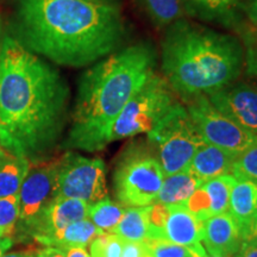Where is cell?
I'll list each match as a JSON object with an SVG mask.
<instances>
[{"label":"cell","instance_id":"cell-1","mask_svg":"<svg viewBox=\"0 0 257 257\" xmlns=\"http://www.w3.org/2000/svg\"><path fill=\"white\" fill-rule=\"evenodd\" d=\"M70 89L55 67L5 31L0 59V144L29 162L55 149L68 120Z\"/></svg>","mask_w":257,"mask_h":257},{"label":"cell","instance_id":"cell-2","mask_svg":"<svg viewBox=\"0 0 257 257\" xmlns=\"http://www.w3.org/2000/svg\"><path fill=\"white\" fill-rule=\"evenodd\" d=\"M12 36L60 66H91L119 49L126 28L117 5L92 0H17Z\"/></svg>","mask_w":257,"mask_h":257},{"label":"cell","instance_id":"cell-3","mask_svg":"<svg viewBox=\"0 0 257 257\" xmlns=\"http://www.w3.org/2000/svg\"><path fill=\"white\" fill-rule=\"evenodd\" d=\"M156 53L140 42L115 50L82 74L79 80L72 124L63 141L66 149L94 153L108 143L112 124L150 74Z\"/></svg>","mask_w":257,"mask_h":257},{"label":"cell","instance_id":"cell-4","mask_svg":"<svg viewBox=\"0 0 257 257\" xmlns=\"http://www.w3.org/2000/svg\"><path fill=\"white\" fill-rule=\"evenodd\" d=\"M161 66L163 78L186 100L237 81L245 54L239 37L182 18L167 28Z\"/></svg>","mask_w":257,"mask_h":257},{"label":"cell","instance_id":"cell-5","mask_svg":"<svg viewBox=\"0 0 257 257\" xmlns=\"http://www.w3.org/2000/svg\"><path fill=\"white\" fill-rule=\"evenodd\" d=\"M165 173L149 144L133 142L118 157L113 173V189L124 207L148 206L155 202Z\"/></svg>","mask_w":257,"mask_h":257},{"label":"cell","instance_id":"cell-6","mask_svg":"<svg viewBox=\"0 0 257 257\" xmlns=\"http://www.w3.org/2000/svg\"><path fill=\"white\" fill-rule=\"evenodd\" d=\"M174 93L163 76L150 74L115 118L108 143L149 134L178 102Z\"/></svg>","mask_w":257,"mask_h":257},{"label":"cell","instance_id":"cell-7","mask_svg":"<svg viewBox=\"0 0 257 257\" xmlns=\"http://www.w3.org/2000/svg\"><path fill=\"white\" fill-rule=\"evenodd\" d=\"M147 135L148 144L155 152L165 176L187 169L193 156L205 144L185 105L179 101Z\"/></svg>","mask_w":257,"mask_h":257},{"label":"cell","instance_id":"cell-8","mask_svg":"<svg viewBox=\"0 0 257 257\" xmlns=\"http://www.w3.org/2000/svg\"><path fill=\"white\" fill-rule=\"evenodd\" d=\"M186 110L206 144L218 147L238 157L253 144L257 137L234 123L216 108L206 94L186 99Z\"/></svg>","mask_w":257,"mask_h":257},{"label":"cell","instance_id":"cell-9","mask_svg":"<svg viewBox=\"0 0 257 257\" xmlns=\"http://www.w3.org/2000/svg\"><path fill=\"white\" fill-rule=\"evenodd\" d=\"M55 197L79 199L89 206L107 199L104 161L70 152L64 154L57 167Z\"/></svg>","mask_w":257,"mask_h":257},{"label":"cell","instance_id":"cell-10","mask_svg":"<svg viewBox=\"0 0 257 257\" xmlns=\"http://www.w3.org/2000/svg\"><path fill=\"white\" fill-rule=\"evenodd\" d=\"M59 160L29 170L19 188V218L16 229L24 234L31 221L55 198Z\"/></svg>","mask_w":257,"mask_h":257},{"label":"cell","instance_id":"cell-11","mask_svg":"<svg viewBox=\"0 0 257 257\" xmlns=\"http://www.w3.org/2000/svg\"><path fill=\"white\" fill-rule=\"evenodd\" d=\"M221 113L257 137V86L234 81L206 94Z\"/></svg>","mask_w":257,"mask_h":257},{"label":"cell","instance_id":"cell-12","mask_svg":"<svg viewBox=\"0 0 257 257\" xmlns=\"http://www.w3.org/2000/svg\"><path fill=\"white\" fill-rule=\"evenodd\" d=\"M89 205L79 199L55 197L29 225L25 236L35 240L55 233L69 224L88 219Z\"/></svg>","mask_w":257,"mask_h":257},{"label":"cell","instance_id":"cell-13","mask_svg":"<svg viewBox=\"0 0 257 257\" xmlns=\"http://www.w3.org/2000/svg\"><path fill=\"white\" fill-rule=\"evenodd\" d=\"M169 213L165 225V239L192 250L198 255L206 253L202 245L204 221L199 220L185 205L168 206Z\"/></svg>","mask_w":257,"mask_h":257},{"label":"cell","instance_id":"cell-14","mask_svg":"<svg viewBox=\"0 0 257 257\" xmlns=\"http://www.w3.org/2000/svg\"><path fill=\"white\" fill-rule=\"evenodd\" d=\"M243 244L239 226L229 212L204 221L202 245L207 252L234 256Z\"/></svg>","mask_w":257,"mask_h":257},{"label":"cell","instance_id":"cell-15","mask_svg":"<svg viewBox=\"0 0 257 257\" xmlns=\"http://www.w3.org/2000/svg\"><path fill=\"white\" fill-rule=\"evenodd\" d=\"M236 159L226 150L205 143L193 156L187 169L202 185L218 176L232 174Z\"/></svg>","mask_w":257,"mask_h":257},{"label":"cell","instance_id":"cell-16","mask_svg":"<svg viewBox=\"0 0 257 257\" xmlns=\"http://www.w3.org/2000/svg\"><path fill=\"white\" fill-rule=\"evenodd\" d=\"M186 14L202 21L238 29V11L243 0H181Z\"/></svg>","mask_w":257,"mask_h":257},{"label":"cell","instance_id":"cell-17","mask_svg":"<svg viewBox=\"0 0 257 257\" xmlns=\"http://www.w3.org/2000/svg\"><path fill=\"white\" fill-rule=\"evenodd\" d=\"M234 178L227 212L243 232L257 213V184L240 176Z\"/></svg>","mask_w":257,"mask_h":257},{"label":"cell","instance_id":"cell-18","mask_svg":"<svg viewBox=\"0 0 257 257\" xmlns=\"http://www.w3.org/2000/svg\"><path fill=\"white\" fill-rule=\"evenodd\" d=\"M104 233L89 219H83L69 224L55 233L42 237L37 242L43 246H54L63 250L72 248H86L99 234Z\"/></svg>","mask_w":257,"mask_h":257},{"label":"cell","instance_id":"cell-19","mask_svg":"<svg viewBox=\"0 0 257 257\" xmlns=\"http://www.w3.org/2000/svg\"><path fill=\"white\" fill-rule=\"evenodd\" d=\"M199 186L201 185L188 169L165 176L155 202H160L166 206L185 205Z\"/></svg>","mask_w":257,"mask_h":257},{"label":"cell","instance_id":"cell-20","mask_svg":"<svg viewBox=\"0 0 257 257\" xmlns=\"http://www.w3.org/2000/svg\"><path fill=\"white\" fill-rule=\"evenodd\" d=\"M150 205L138 207H125L119 224L113 230L124 242H144L149 236Z\"/></svg>","mask_w":257,"mask_h":257},{"label":"cell","instance_id":"cell-21","mask_svg":"<svg viewBox=\"0 0 257 257\" xmlns=\"http://www.w3.org/2000/svg\"><path fill=\"white\" fill-rule=\"evenodd\" d=\"M29 170L30 162L27 159L9 154L0 163V198L18 193Z\"/></svg>","mask_w":257,"mask_h":257},{"label":"cell","instance_id":"cell-22","mask_svg":"<svg viewBox=\"0 0 257 257\" xmlns=\"http://www.w3.org/2000/svg\"><path fill=\"white\" fill-rule=\"evenodd\" d=\"M140 3L157 27L168 28L186 14L181 0H140Z\"/></svg>","mask_w":257,"mask_h":257},{"label":"cell","instance_id":"cell-23","mask_svg":"<svg viewBox=\"0 0 257 257\" xmlns=\"http://www.w3.org/2000/svg\"><path fill=\"white\" fill-rule=\"evenodd\" d=\"M124 211V206L107 198L89 206L88 219L102 232H113L123 217Z\"/></svg>","mask_w":257,"mask_h":257},{"label":"cell","instance_id":"cell-24","mask_svg":"<svg viewBox=\"0 0 257 257\" xmlns=\"http://www.w3.org/2000/svg\"><path fill=\"white\" fill-rule=\"evenodd\" d=\"M234 176L232 174L221 175L202 184L211 199L212 216L226 213L229 211V201Z\"/></svg>","mask_w":257,"mask_h":257},{"label":"cell","instance_id":"cell-25","mask_svg":"<svg viewBox=\"0 0 257 257\" xmlns=\"http://www.w3.org/2000/svg\"><path fill=\"white\" fill-rule=\"evenodd\" d=\"M124 240L113 232L99 234L89 244L91 257H121Z\"/></svg>","mask_w":257,"mask_h":257},{"label":"cell","instance_id":"cell-26","mask_svg":"<svg viewBox=\"0 0 257 257\" xmlns=\"http://www.w3.org/2000/svg\"><path fill=\"white\" fill-rule=\"evenodd\" d=\"M239 38L245 54L246 73L257 78V29L252 25L242 24L238 27Z\"/></svg>","mask_w":257,"mask_h":257},{"label":"cell","instance_id":"cell-27","mask_svg":"<svg viewBox=\"0 0 257 257\" xmlns=\"http://www.w3.org/2000/svg\"><path fill=\"white\" fill-rule=\"evenodd\" d=\"M19 218V193L0 198V229L10 237Z\"/></svg>","mask_w":257,"mask_h":257},{"label":"cell","instance_id":"cell-28","mask_svg":"<svg viewBox=\"0 0 257 257\" xmlns=\"http://www.w3.org/2000/svg\"><path fill=\"white\" fill-rule=\"evenodd\" d=\"M232 175L249 179L257 184V143L237 157Z\"/></svg>","mask_w":257,"mask_h":257},{"label":"cell","instance_id":"cell-29","mask_svg":"<svg viewBox=\"0 0 257 257\" xmlns=\"http://www.w3.org/2000/svg\"><path fill=\"white\" fill-rule=\"evenodd\" d=\"M185 207L201 221H206L208 218L212 217L211 199L204 186H199L193 192V194L186 201Z\"/></svg>","mask_w":257,"mask_h":257},{"label":"cell","instance_id":"cell-30","mask_svg":"<svg viewBox=\"0 0 257 257\" xmlns=\"http://www.w3.org/2000/svg\"><path fill=\"white\" fill-rule=\"evenodd\" d=\"M144 243L147 244L152 257H193L188 248L166 239H147Z\"/></svg>","mask_w":257,"mask_h":257},{"label":"cell","instance_id":"cell-31","mask_svg":"<svg viewBox=\"0 0 257 257\" xmlns=\"http://www.w3.org/2000/svg\"><path fill=\"white\" fill-rule=\"evenodd\" d=\"M169 207L155 202L150 205L149 236L148 239H165V225L168 218Z\"/></svg>","mask_w":257,"mask_h":257},{"label":"cell","instance_id":"cell-32","mask_svg":"<svg viewBox=\"0 0 257 257\" xmlns=\"http://www.w3.org/2000/svg\"><path fill=\"white\" fill-rule=\"evenodd\" d=\"M121 257H152L144 242H124Z\"/></svg>","mask_w":257,"mask_h":257},{"label":"cell","instance_id":"cell-33","mask_svg":"<svg viewBox=\"0 0 257 257\" xmlns=\"http://www.w3.org/2000/svg\"><path fill=\"white\" fill-rule=\"evenodd\" d=\"M240 10L245 14L250 24L257 29V0H244L240 5Z\"/></svg>","mask_w":257,"mask_h":257},{"label":"cell","instance_id":"cell-34","mask_svg":"<svg viewBox=\"0 0 257 257\" xmlns=\"http://www.w3.org/2000/svg\"><path fill=\"white\" fill-rule=\"evenodd\" d=\"M243 242L257 243V213L242 232Z\"/></svg>","mask_w":257,"mask_h":257},{"label":"cell","instance_id":"cell-35","mask_svg":"<svg viewBox=\"0 0 257 257\" xmlns=\"http://www.w3.org/2000/svg\"><path fill=\"white\" fill-rule=\"evenodd\" d=\"M233 257H257V243L243 242L238 252Z\"/></svg>","mask_w":257,"mask_h":257},{"label":"cell","instance_id":"cell-36","mask_svg":"<svg viewBox=\"0 0 257 257\" xmlns=\"http://www.w3.org/2000/svg\"><path fill=\"white\" fill-rule=\"evenodd\" d=\"M66 250L54 246H44L41 251H38L35 257H66Z\"/></svg>","mask_w":257,"mask_h":257},{"label":"cell","instance_id":"cell-37","mask_svg":"<svg viewBox=\"0 0 257 257\" xmlns=\"http://www.w3.org/2000/svg\"><path fill=\"white\" fill-rule=\"evenodd\" d=\"M66 257H91L85 248H72L66 250Z\"/></svg>","mask_w":257,"mask_h":257},{"label":"cell","instance_id":"cell-38","mask_svg":"<svg viewBox=\"0 0 257 257\" xmlns=\"http://www.w3.org/2000/svg\"><path fill=\"white\" fill-rule=\"evenodd\" d=\"M12 245H14V240H12L11 237H4L0 240V256L8 251Z\"/></svg>","mask_w":257,"mask_h":257},{"label":"cell","instance_id":"cell-39","mask_svg":"<svg viewBox=\"0 0 257 257\" xmlns=\"http://www.w3.org/2000/svg\"><path fill=\"white\" fill-rule=\"evenodd\" d=\"M0 257H35V255L29 251H16L10 253H3Z\"/></svg>","mask_w":257,"mask_h":257},{"label":"cell","instance_id":"cell-40","mask_svg":"<svg viewBox=\"0 0 257 257\" xmlns=\"http://www.w3.org/2000/svg\"><path fill=\"white\" fill-rule=\"evenodd\" d=\"M5 35L4 23H3V18L0 17V59H2V48H3V38Z\"/></svg>","mask_w":257,"mask_h":257},{"label":"cell","instance_id":"cell-41","mask_svg":"<svg viewBox=\"0 0 257 257\" xmlns=\"http://www.w3.org/2000/svg\"><path fill=\"white\" fill-rule=\"evenodd\" d=\"M92 2H96V3H102V4H111V5H117V0H92Z\"/></svg>","mask_w":257,"mask_h":257},{"label":"cell","instance_id":"cell-42","mask_svg":"<svg viewBox=\"0 0 257 257\" xmlns=\"http://www.w3.org/2000/svg\"><path fill=\"white\" fill-rule=\"evenodd\" d=\"M206 257H233V256H227V255H219V253H212L206 251Z\"/></svg>","mask_w":257,"mask_h":257},{"label":"cell","instance_id":"cell-43","mask_svg":"<svg viewBox=\"0 0 257 257\" xmlns=\"http://www.w3.org/2000/svg\"><path fill=\"white\" fill-rule=\"evenodd\" d=\"M8 155H9V153L6 152L4 148H3L2 144H0V156H8Z\"/></svg>","mask_w":257,"mask_h":257},{"label":"cell","instance_id":"cell-44","mask_svg":"<svg viewBox=\"0 0 257 257\" xmlns=\"http://www.w3.org/2000/svg\"><path fill=\"white\" fill-rule=\"evenodd\" d=\"M4 237H8V236H6V233L4 232V231H3L2 229H0V240H2L3 238H4Z\"/></svg>","mask_w":257,"mask_h":257},{"label":"cell","instance_id":"cell-45","mask_svg":"<svg viewBox=\"0 0 257 257\" xmlns=\"http://www.w3.org/2000/svg\"><path fill=\"white\" fill-rule=\"evenodd\" d=\"M5 157H6V156H0V163H2V162H3V160H4V159H5Z\"/></svg>","mask_w":257,"mask_h":257}]
</instances>
